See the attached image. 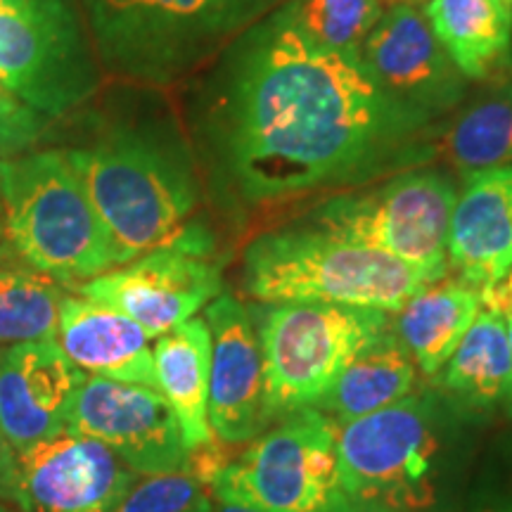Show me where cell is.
<instances>
[{"instance_id": "cell-1", "label": "cell", "mask_w": 512, "mask_h": 512, "mask_svg": "<svg viewBox=\"0 0 512 512\" xmlns=\"http://www.w3.org/2000/svg\"><path fill=\"white\" fill-rule=\"evenodd\" d=\"M202 152L238 200L358 188L439 155L441 124L387 98L358 57L316 48L275 8L216 57Z\"/></svg>"}, {"instance_id": "cell-2", "label": "cell", "mask_w": 512, "mask_h": 512, "mask_svg": "<svg viewBox=\"0 0 512 512\" xmlns=\"http://www.w3.org/2000/svg\"><path fill=\"white\" fill-rule=\"evenodd\" d=\"M64 150L124 266L183 230L200 202L195 155L169 112L107 117ZM114 266V268H117Z\"/></svg>"}, {"instance_id": "cell-3", "label": "cell", "mask_w": 512, "mask_h": 512, "mask_svg": "<svg viewBox=\"0 0 512 512\" xmlns=\"http://www.w3.org/2000/svg\"><path fill=\"white\" fill-rule=\"evenodd\" d=\"M463 418L441 392H413L337 427L339 489L401 512L441 510L460 472Z\"/></svg>"}, {"instance_id": "cell-4", "label": "cell", "mask_w": 512, "mask_h": 512, "mask_svg": "<svg viewBox=\"0 0 512 512\" xmlns=\"http://www.w3.org/2000/svg\"><path fill=\"white\" fill-rule=\"evenodd\" d=\"M283 0H81L105 72L171 86L200 72Z\"/></svg>"}, {"instance_id": "cell-5", "label": "cell", "mask_w": 512, "mask_h": 512, "mask_svg": "<svg viewBox=\"0 0 512 512\" xmlns=\"http://www.w3.org/2000/svg\"><path fill=\"white\" fill-rule=\"evenodd\" d=\"M0 233L31 271L67 287L117 266L110 235L64 150L0 159Z\"/></svg>"}, {"instance_id": "cell-6", "label": "cell", "mask_w": 512, "mask_h": 512, "mask_svg": "<svg viewBox=\"0 0 512 512\" xmlns=\"http://www.w3.org/2000/svg\"><path fill=\"white\" fill-rule=\"evenodd\" d=\"M242 283L266 304H342L396 313L430 280L380 249L304 223L249 242Z\"/></svg>"}, {"instance_id": "cell-7", "label": "cell", "mask_w": 512, "mask_h": 512, "mask_svg": "<svg viewBox=\"0 0 512 512\" xmlns=\"http://www.w3.org/2000/svg\"><path fill=\"white\" fill-rule=\"evenodd\" d=\"M456 200L451 176L420 166L366 190L330 197L306 223L380 249L437 283L448 273V228Z\"/></svg>"}, {"instance_id": "cell-8", "label": "cell", "mask_w": 512, "mask_h": 512, "mask_svg": "<svg viewBox=\"0 0 512 512\" xmlns=\"http://www.w3.org/2000/svg\"><path fill=\"white\" fill-rule=\"evenodd\" d=\"M102 64L79 0H0V81L48 119L100 91Z\"/></svg>"}, {"instance_id": "cell-9", "label": "cell", "mask_w": 512, "mask_h": 512, "mask_svg": "<svg viewBox=\"0 0 512 512\" xmlns=\"http://www.w3.org/2000/svg\"><path fill=\"white\" fill-rule=\"evenodd\" d=\"M392 328V313L342 304H273L256 325L273 422L316 408L358 351Z\"/></svg>"}, {"instance_id": "cell-10", "label": "cell", "mask_w": 512, "mask_h": 512, "mask_svg": "<svg viewBox=\"0 0 512 512\" xmlns=\"http://www.w3.org/2000/svg\"><path fill=\"white\" fill-rule=\"evenodd\" d=\"M211 494L259 512H328L344 496L337 425L318 408L285 415L216 472Z\"/></svg>"}, {"instance_id": "cell-11", "label": "cell", "mask_w": 512, "mask_h": 512, "mask_svg": "<svg viewBox=\"0 0 512 512\" xmlns=\"http://www.w3.org/2000/svg\"><path fill=\"white\" fill-rule=\"evenodd\" d=\"M76 294L133 318L152 339L195 318L223 292L221 266L195 230L74 287Z\"/></svg>"}, {"instance_id": "cell-12", "label": "cell", "mask_w": 512, "mask_h": 512, "mask_svg": "<svg viewBox=\"0 0 512 512\" xmlns=\"http://www.w3.org/2000/svg\"><path fill=\"white\" fill-rule=\"evenodd\" d=\"M375 86L415 117L444 124L470 93V81L441 48L413 3L384 10L358 53Z\"/></svg>"}, {"instance_id": "cell-13", "label": "cell", "mask_w": 512, "mask_h": 512, "mask_svg": "<svg viewBox=\"0 0 512 512\" xmlns=\"http://www.w3.org/2000/svg\"><path fill=\"white\" fill-rule=\"evenodd\" d=\"M67 430L100 441L143 477L183 470L190 456L171 406L159 389L145 384L86 375Z\"/></svg>"}, {"instance_id": "cell-14", "label": "cell", "mask_w": 512, "mask_h": 512, "mask_svg": "<svg viewBox=\"0 0 512 512\" xmlns=\"http://www.w3.org/2000/svg\"><path fill=\"white\" fill-rule=\"evenodd\" d=\"M211 335L209 425L221 444H247L271 427L264 356L252 313L235 294L204 306Z\"/></svg>"}, {"instance_id": "cell-15", "label": "cell", "mask_w": 512, "mask_h": 512, "mask_svg": "<svg viewBox=\"0 0 512 512\" xmlns=\"http://www.w3.org/2000/svg\"><path fill=\"white\" fill-rule=\"evenodd\" d=\"M136 479L100 441L64 430L19 451V512H114Z\"/></svg>"}, {"instance_id": "cell-16", "label": "cell", "mask_w": 512, "mask_h": 512, "mask_svg": "<svg viewBox=\"0 0 512 512\" xmlns=\"http://www.w3.org/2000/svg\"><path fill=\"white\" fill-rule=\"evenodd\" d=\"M86 375L57 339L17 344L0 358V432L19 451L67 430Z\"/></svg>"}, {"instance_id": "cell-17", "label": "cell", "mask_w": 512, "mask_h": 512, "mask_svg": "<svg viewBox=\"0 0 512 512\" xmlns=\"http://www.w3.org/2000/svg\"><path fill=\"white\" fill-rule=\"evenodd\" d=\"M512 266V164L463 176L448 228V268L463 283H496Z\"/></svg>"}, {"instance_id": "cell-18", "label": "cell", "mask_w": 512, "mask_h": 512, "mask_svg": "<svg viewBox=\"0 0 512 512\" xmlns=\"http://www.w3.org/2000/svg\"><path fill=\"white\" fill-rule=\"evenodd\" d=\"M55 339L83 375L157 389L152 337L112 306L64 294Z\"/></svg>"}, {"instance_id": "cell-19", "label": "cell", "mask_w": 512, "mask_h": 512, "mask_svg": "<svg viewBox=\"0 0 512 512\" xmlns=\"http://www.w3.org/2000/svg\"><path fill=\"white\" fill-rule=\"evenodd\" d=\"M157 389L178 418L188 451L214 441L209 425V366L211 335L204 318H190L157 337L155 349Z\"/></svg>"}, {"instance_id": "cell-20", "label": "cell", "mask_w": 512, "mask_h": 512, "mask_svg": "<svg viewBox=\"0 0 512 512\" xmlns=\"http://www.w3.org/2000/svg\"><path fill=\"white\" fill-rule=\"evenodd\" d=\"M422 12L467 81L484 83L503 72L512 46L510 0H427Z\"/></svg>"}, {"instance_id": "cell-21", "label": "cell", "mask_w": 512, "mask_h": 512, "mask_svg": "<svg viewBox=\"0 0 512 512\" xmlns=\"http://www.w3.org/2000/svg\"><path fill=\"white\" fill-rule=\"evenodd\" d=\"M482 311V294L463 280H437L392 313V328L427 377H437Z\"/></svg>"}, {"instance_id": "cell-22", "label": "cell", "mask_w": 512, "mask_h": 512, "mask_svg": "<svg viewBox=\"0 0 512 512\" xmlns=\"http://www.w3.org/2000/svg\"><path fill=\"white\" fill-rule=\"evenodd\" d=\"M441 394L463 415H484L512 399V351L501 313L482 309L441 368Z\"/></svg>"}, {"instance_id": "cell-23", "label": "cell", "mask_w": 512, "mask_h": 512, "mask_svg": "<svg viewBox=\"0 0 512 512\" xmlns=\"http://www.w3.org/2000/svg\"><path fill=\"white\" fill-rule=\"evenodd\" d=\"M415 384L418 366L389 328L351 358L316 408L342 427L406 399L415 392Z\"/></svg>"}, {"instance_id": "cell-24", "label": "cell", "mask_w": 512, "mask_h": 512, "mask_svg": "<svg viewBox=\"0 0 512 512\" xmlns=\"http://www.w3.org/2000/svg\"><path fill=\"white\" fill-rule=\"evenodd\" d=\"M439 155L463 176L512 164V88L501 76L467 93L441 124Z\"/></svg>"}, {"instance_id": "cell-25", "label": "cell", "mask_w": 512, "mask_h": 512, "mask_svg": "<svg viewBox=\"0 0 512 512\" xmlns=\"http://www.w3.org/2000/svg\"><path fill=\"white\" fill-rule=\"evenodd\" d=\"M64 292L24 268H0V349L57 337Z\"/></svg>"}, {"instance_id": "cell-26", "label": "cell", "mask_w": 512, "mask_h": 512, "mask_svg": "<svg viewBox=\"0 0 512 512\" xmlns=\"http://www.w3.org/2000/svg\"><path fill=\"white\" fill-rule=\"evenodd\" d=\"M283 17L316 48L358 57L384 15L380 0H283Z\"/></svg>"}, {"instance_id": "cell-27", "label": "cell", "mask_w": 512, "mask_h": 512, "mask_svg": "<svg viewBox=\"0 0 512 512\" xmlns=\"http://www.w3.org/2000/svg\"><path fill=\"white\" fill-rule=\"evenodd\" d=\"M211 484L185 463L183 470L136 479L114 512H209Z\"/></svg>"}, {"instance_id": "cell-28", "label": "cell", "mask_w": 512, "mask_h": 512, "mask_svg": "<svg viewBox=\"0 0 512 512\" xmlns=\"http://www.w3.org/2000/svg\"><path fill=\"white\" fill-rule=\"evenodd\" d=\"M53 119L36 112L0 81V159L24 155L41 143Z\"/></svg>"}, {"instance_id": "cell-29", "label": "cell", "mask_w": 512, "mask_h": 512, "mask_svg": "<svg viewBox=\"0 0 512 512\" xmlns=\"http://www.w3.org/2000/svg\"><path fill=\"white\" fill-rule=\"evenodd\" d=\"M0 503L19 510V453L0 432Z\"/></svg>"}, {"instance_id": "cell-30", "label": "cell", "mask_w": 512, "mask_h": 512, "mask_svg": "<svg viewBox=\"0 0 512 512\" xmlns=\"http://www.w3.org/2000/svg\"><path fill=\"white\" fill-rule=\"evenodd\" d=\"M479 294H482V309L496 311L501 316H512V266L496 283L482 287Z\"/></svg>"}, {"instance_id": "cell-31", "label": "cell", "mask_w": 512, "mask_h": 512, "mask_svg": "<svg viewBox=\"0 0 512 512\" xmlns=\"http://www.w3.org/2000/svg\"><path fill=\"white\" fill-rule=\"evenodd\" d=\"M328 512H401V510L384 508V505H375V503H358V501H351L347 496H342Z\"/></svg>"}, {"instance_id": "cell-32", "label": "cell", "mask_w": 512, "mask_h": 512, "mask_svg": "<svg viewBox=\"0 0 512 512\" xmlns=\"http://www.w3.org/2000/svg\"><path fill=\"white\" fill-rule=\"evenodd\" d=\"M209 512H259L254 508H247V505H240V503H230V501H214L211 505Z\"/></svg>"}, {"instance_id": "cell-33", "label": "cell", "mask_w": 512, "mask_h": 512, "mask_svg": "<svg viewBox=\"0 0 512 512\" xmlns=\"http://www.w3.org/2000/svg\"><path fill=\"white\" fill-rule=\"evenodd\" d=\"M501 76V79L508 83V86L512 88V46H510V55H508V62H505V67H503V72L498 74Z\"/></svg>"}, {"instance_id": "cell-34", "label": "cell", "mask_w": 512, "mask_h": 512, "mask_svg": "<svg viewBox=\"0 0 512 512\" xmlns=\"http://www.w3.org/2000/svg\"><path fill=\"white\" fill-rule=\"evenodd\" d=\"M482 512H512V498H508V501L489 505V508H484Z\"/></svg>"}, {"instance_id": "cell-35", "label": "cell", "mask_w": 512, "mask_h": 512, "mask_svg": "<svg viewBox=\"0 0 512 512\" xmlns=\"http://www.w3.org/2000/svg\"><path fill=\"white\" fill-rule=\"evenodd\" d=\"M503 318H505V328H508V342L512 351V316H503Z\"/></svg>"}, {"instance_id": "cell-36", "label": "cell", "mask_w": 512, "mask_h": 512, "mask_svg": "<svg viewBox=\"0 0 512 512\" xmlns=\"http://www.w3.org/2000/svg\"><path fill=\"white\" fill-rule=\"evenodd\" d=\"M0 512H19V510H17V508H12V505L0 503Z\"/></svg>"}, {"instance_id": "cell-37", "label": "cell", "mask_w": 512, "mask_h": 512, "mask_svg": "<svg viewBox=\"0 0 512 512\" xmlns=\"http://www.w3.org/2000/svg\"><path fill=\"white\" fill-rule=\"evenodd\" d=\"M503 411L508 413V418H512V399H510L508 403H505V408H503Z\"/></svg>"}, {"instance_id": "cell-38", "label": "cell", "mask_w": 512, "mask_h": 512, "mask_svg": "<svg viewBox=\"0 0 512 512\" xmlns=\"http://www.w3.org/2000/svg\"><path fill=\"white\" fill-rule=\"evenodd\" d=\"M3 351H5V349H0V358H3Z\"/></svg>"}, {"instance_id": "cell-39", "label": "cell", "mask_w": 512, "mask_h": 512, "mask_svg": "<svg viewBox=\"0 0 512 512\" xmlns=\"http://www.w3.org/2000/svg\"><path fill=\"white\" fill-rule=\"evenodd\" d=\"M0 240H3V233H0Z\"/></svg>"}, {"instance_id": "cell-40", "label": "cell", "mask_w": 512, "mask_h": 512, "mask_svg": "<svg viewBox=\"0 0 512 512\" xmlns=\"http://www.w3.org/2000/svg\"><path fill=\"white\" fill-rule=\"evenodd\" d=\"M510 3H512V0H510Z\"/></svg>"}]
</instances>
